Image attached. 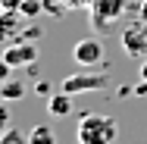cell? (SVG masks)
<instances>
[{
  "mask_svg": "<svg viewBox=\"0 0 147 144\" xmlns=\"http://www.w3.org/2000/svg\"><path fill=\"white\" fill-rule=\"evenodd\" d=\"M122 16V0H94L91 3V22L94 28H110L107 22H113Z\"/></svg>",
  "mask_w": 147,
  "mask_h": 144,
  "instance_id": "cell-4",
  "label": "cell"
},
{
  "mask_svg": "<svg viewBox=\"0 0 147 144\" xmlns=\"http://www.w3.org/2000/svg\"><path fill=\"white\" fill-rule=\"evenodd\" d=\"M0 6H3V0H0ZM0 16H3V13H0Z\"/></svg>",
  "mask_w": 147,
  "mask_h": 144,
  "instance_id": "cell-17",
  "label": "cell"
},
{
  "mask_svg": "<svg viewBox=\"0 0 147 144\" xmlns=\"http://www.w3.org/2000/svg\"><path fill=\"white\" fill-rule=\"evenodd\" d=\"M144 19H147V6H144Z\"/></svg>",
  "mask_w": 147,
  "mask_h": 144,
  "instance_id": "cell-16",
  "label": "cell"
},
{
  "mask_svg": "<svg viewBox=\"0 0 147 144\" xmlns=\"http://www.w3.org/2000/svg\"><path fill=\"white\" fill-rule=\"evenodd\" d=\"M0 144H28V135H25V132H19V128H13V125H9V128H6V132H3V135H0Z\"/></svg>",
  "mask_w": 147,
  "mask_h": 144,
  "instance_id": "cell-10",
  "label": "cell"
},
{
  "mask_svg": "<svg viewBox=\"0 0 147 144\" xmlns=\"http://www.w3.org/2000/svg\"><path fill=\"white\" fill-rule=\"evenodd\" d=\"M9 128V113H6V107H3V97H0V135Z\"/></svg>",
  "mask_w": 147,
  "mask_h": 144,
  "instance_id": "cell-12",
  "label": "cell"
},
{
  "mask_svg": "<svg viewBox=\"0 0 147 144\" xmlns=\"http://www.w3.org/2000/svg\"><path fill=\"white\" fill-rule=\"evenodd\" d=\"M34 91H38V94H44V97H50V85H47V82H38Z\"/></svg>",
  "mask_w": 147,
  "mask_h": 144,
  "instance_id": "cell-14",
  "label": "cell"
},
{
  "mask_svg": "<svg viewBox=\"0 0 147 144\" xmlns=\"http://www.w3.org/2000/svg\"><path fill=\"white\" fill-rule=\"evenodd\" d=\"M41 9H44L41 0H22V3H19V13H22V16H38Z\"/></svg>",
  "mask_w": 147,
  "mask_h": 144,
  "instance_id": "cell-11",
  "label": "cell"
},
{
  "mask_svg": "<svg viewBox=\"0 0 147 144\" xmlns=\"http://www.w3.org/2000/svg\"><path fill=\"white\" fill-rule=\"evenodd\" d=\"M28 144H57V132L50 125H34L28 132Z\"/></svg>",
  "mask_w": 147,
  "mask_h": 144,
  "instance_id": "cell-8",
  "label": "cell"
},
{
  "mask_svg": "<svg viewBox=\"0 0 147 144\" xmlns=\"http://www.w3.org/2000/svg\"><path fill=\"white\" fill-rule=\"evenodd\" d=\"M47 113L50 116H69L72 113V94H66V91L50 94L47 97Z\"/></svg>",
  "mask_w": 147,
  "mask_h": 144,
  "instance_id": "cell-7",
  "label": "cell"
},
{
  "mask_svg": "<svg viewBox=\"0 0 147 144\" xmlns=\"http://www.w3.org/2000/svg\"><path fill=\"white\" fill-rule=\"evenodd\" d=\"M72 59H75L78 66H97V63L103 59V44L94 41V38H82V41H75V47H72Z\"/></svg>",
  "mask_w": 147,
  "mask_h": 144,
  "instance_id": "cell-5",
  "label": "cell"
},
{
  "mask_svg": "<svg viewBox=\"0 0 147 144\" xmlns=\"http://www.w3.org/2000/svg\"><path fill=\"white\" fill-rule=\"evenodd\" d=\"M3 57H6V63L16 69V66H31L34 59H38V47L34 44H13V47H6L3 50Z\"/></svg>",
  "mask_w": 147,
  "mask_h": 144,
  "instance_id": "cell-6",
  "label": "cell"
},
{
  "mask_svg": "<svg viewBox=\"0 0 147 144\" xmlns=\"http://www.w3.org/2000/svg\"><path fill=\"white\" fill-rule=\"evenodd\" d=\"M113 144H116V141H113Z\"/></svg>",
  "mask_w": 147,
  "mask_h": 144,
  "instance_id": "cell-18",
  "label": "cell"
},
{
  "mask_svg": "<svg viewBox=\"0 0 147 144\" xmlns=\"http://www.w3.org/2000/svg\"><path fill=\"white\" fill-rule=\"evenodd\" d=\"M9 75H13V66L6 63V57H0V82H6Z\"/></svg>",
  "mask_w": 147,
  "mask_h": 144,
  "instance_id": "cell-13",
  "label": "cell"
},
{
  "mask_svg": "<svg viewBox=\"0 0 147 144\" xmlns=\"http://www.w3.org/2000/svg\"><path fill=\"white\" fill-rule=\"evenodd\" d=\"M138 75H141V82H147V59L141 63V72H138Z\"/></svg>",
  "mask_w": 147,
  "mask_h": 144,
  "instance_id": "cell-15",
  "label": "cell"
},
{
  "mask_svg": "<svg viewBox=\"0 0 147 144\" xmlns=\"http://www.w3.org/2000/svg\"><path fill=\"white\" fill-rule=\"evenodd\" d=\"M122 50L128 57H147V19H141L122 31Z\"/></svg>",
  "mask_w": 147,
  "mask_h": 144,
  "instance_id": "cell-3",
  "label": "cell"
},
{
  "mask_svg": "<svg viewBox=\"0 0 147 144\" xmlns=\"http://www.w3.org/2000/svg\"><path fill=\"white\" fill-rule=\"evenodd\" d=\"M107 88V75L103 72H75L63 78V91L66 94H85V91H100Z\"/></svg>",
  "mask_w": 147,
  "mask_h": 144,
  "instance_id": "cell-2",
  "label": "cell"
},
{
  "mask_svg": "<svg viewBox=\"0 0 147 144\" xmlns=\"http://www.w3.org/2000/svg\"><path fill=\"white\" fill-rule=\"evenodd\" d=\"M0 97H3V100H22V97H25V85L16 82V78H6L3 88H0Z\"/></svg>",
  "mask_w": 147,
  "mask_h": 144,
  "instance_id": "cell-9",
  "label": "cell"
},
{
  "mask_svg": "<svg viewBox=\"0 0 147 144\" xmlns=\"http://www.w3.org/2000/svg\"><path fill=\"white\" fill-rule=\"evenodd\" d=\"M75 138L78 144H113L116 141V119L103 113H88L78 119V128H75Z\"/></svg>",
  "mask_w": 147,
  "mask_h": 144,
  "instance_id": "cell-1",
  "label": "cell"
}]
</instances>
